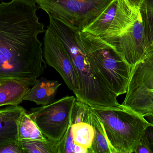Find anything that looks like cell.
Segmentation results:
<instances>
[{
    "label": "cell",
    "instance_id": "cell-1",
    "mask_svg": "<svg viewBox=\"0 0 153 153\" xmlns=\"http://www.w3.org/2000/svg\"><path fill=\"white\" fill-rule=\"evenodd\" d=\"M34 0L0 3V81L12 79L32 87L45 71L43 43L45 32Z\"/></svg>",
    "mask_w": 153,
    "mask_h": 153
},
{
    "label": "cell",
    "instance_id": "cell-2",
    "mask_svg": "<svg viewBox=\"0 0 153 153\" xmlns=\"http://www.w3.org/2000/svg\"><path fill=\"white\" fill-rule=\"evenodd\" d=\"M56 35L70 56L75 68L79 91L76 99L91 108H121L116 94L110 89L106 80L83 49L75 30L55 18L48 26Z\"/></svg>",
    "mask_w": 153,
    "mask_h": 153
},
{
    "label": "cell",
    "instance_id": "cell-3",
    "mask_svg": "<svg viewBox=\"0 0 153 153\" xmlns=\"http://www.w3.org/2000/svg\"><path fill=\"white\" fill-rule=\"evenodd\" d=\"M91 109L102 124L114 153H134L147 128L151 125L145 117L123 107Z\"/></svg>",
    "mask_w": 153,
    "mask_h": 153
},
{
    "label": "cell",
    "instance_id": "cell-4",
    "mask_svg": "<svg viewBox=\"0 0 153 153\" xmlns=\"http://www.w3.org/2000/svg\"><path fill=\"white\" fill-rule=\"evenodd\" d=\"M77 32L83 49L110 89L117 97L126 93L132 66L100 37L80 31Z\"/></svg>",
    "mask_w": 153,
    "mask_h": 153
},
{
    "label": "cell",
    "instance_id": "cell-5",
    "mask_svg": "<svg viewBox=\"0 0 153 153\" xmlns=\"http://www.w3.org/2000/svg\"><path fill=\"white\" fill-rule=\"evenodd\" d=\"M99 37L131 66L153 52L147 42L140 12L134 17L123 16L114 19L108 29Z\"/></svg>",
    "mask_w": 153,
    "mask_h": 153
},
{
    "label": "cell",
    "instance_id": "cell-6",
    "mask_svg": "<svg viewBox=\"0 0 153 153\" xmlns=\"http://www.w3.org/2000/svg\"><path fill=\"white\" fill-rule=\"evenodd\" d=\"M48 16L82 31L91 23L111 0H34Z\"/></svg>",
    "mask_w": 153,
    "mask_h": 153
},
{
    "label": "cell",
    "instance_id": "cell-7",
    "mask_svg": "<svg viewBox=\"0 0 153 153\" xmlns=\"http://www.w3.org/2000/svg\"><path fill=\"white\" fill-rule=\"evenodd\" d=\"M121 105L144 117L153 114V52L132 66Z\"/></svg>",
    "mask_w": 153,
    "mask_h": 153
},
{
    "label": "cell",
    "instance_id": "cell-8",
    "mask_svg": "<svg viewBox=\"0 0 153 153\" xmlns=\"http://www.w3.org/2000/svg\"><path fill=\"white\" fill-rule=\"evenodd\" d=\"M76 100L74 96H66L49 105L31 109L27 114L47 139L59 142L69 127Z\"/></svg>",
    "mask_w": 153,
    "mask_h": 153
},
{
    "label": "cell",
    "instance_id": "cell-9",
    "mask_svg": "<svg viewBox=\"0 0 153 153\" xmlns=\"http://www.w3.org/2000/svg\"><path fill=\"white\" fill-rule=\"evenodd\" d=\"M43 51L46 63L60 74L76 96L79 83L71 59L58 37L48 27L45 31Z\"/></svg>",
    "mask_w": 153,
    "mask_h": 153
},
{
    "label": "cell",
    "instance_id": "cell-10",
    "mask_svg": "<svg viewBox=\"0 0 153 153\" xmlns=\"http://www.w3.org/2000/svg\"><path fill=\"white\" fill-rule=\"evenodd\" d=\"M68 131L74 143L90 153L95 134L90 119V107L76 100L74 106Z\"/></svg>",
    "mask_w": 153,
    "mask_h": 153
},
{
    "label": "cell",
    "instance_id": "cell-11",
    "mask_svg": "<svg viewBox=\"0 0 153 153\" xmlns=\"http://www.w3.org/2000/svg\"><path fill=\"white\" fill-rule=\"evenodd\" d=\"M25 110L19 106L0 109V145L11 141H18V121Z\"/></svg>",
    "mask_w": 153,
    "mask_h": 153
},
{
    "label": "cell",
    "instance_id": "cell-12",
    "mask_svg": "<svg viewBox=\"0 0 153 153\" xmlns=\"http://www.w3.org/2000/svg\"><path fill=\"white\" fill-rule=\"evenodd\" d=\"M61 84L44 77L37 79L24 98V100L34 102L37 105L46 106L55 101L56 95Z\"/></svg>",
    "mask_w": 153,
    "mask_h": 153
},
{
    "label": "cell",
    "instance_id": "cell-13",
    "mask_svg": "<svg viewBox=\"0 0 153 153\" xmlns=\"http://www.w3.org/2000/svg\"><path fill=\"white\" fill-rule=\"evenodd\" d=\"M31 86L14 79L0 81V107L19 106L23 100Z\"/></svg>",
    "mask_w": 153,
    "mask_h": 153
},
{
    "label": "cell",
    "instance_id": "cell-14",
    "mask_svg": "<svg viewBox=\"0 0 153 153\" xmlns=\"http://www.w3.org/2000/svg\"><path fill=\"white\" fill-rule=\"evenodd\" d=\"M117 5L118 0H111L101 13L82 31L100 37L108 29L114 19Z\"/></svg>",
    "mask_w": 153,
    "mask_h": 153
},
{
    "label": "cell",
    "instance_id": "cell-15",
    "mask_svg": "<svg viewBox=\"0 0 153 153\" xmlns=\"http://www.w3.org/2000/svg\"><path fill=\"white\" fill-rule=\"evenodd\" d=\"M18 139L19 142L47 140L36 123L25 110L18 123Z\"/></svg>",
    "mask_w": 153,
    "mask_h": 153
},
{
    "label": "cell",
    "instance_id": "cell-16",
    "mask_svg": "<svg viewBox=\"0 0 153 153\" xmlns=\"http://www.w3.org/2000/svg\"><path fill=\"white\" fill-rule=\"evenodd\" d=\"M90 119L95 134L90 153H114L111 149L99 117L90 107Z\"/></svg>",
    "mask_w": 153,
    "mask_h": 153
},
{
    "label": "cell",
    "instance_id": "cell-17",
    "mask_svg": "<svg viewBox=\"0 0 153 153\" xmlns=\"http://www.w3.org/2000/svg\"><path fill=\"white\" fill-rule=\"evenodd\" d=\"M59 142L47 139L19 143L24 153H59Z\"/></svg>",
    "mask_w": 153,
    "mask_h": 153
},
{
    "label": "cell",
    "instance_id": "cell-18",
    "mask_svg": "<svg viewBox=\"0 0 153 153\" xmlns=\"http://www.w3.org/2000/svg\"><path fill=\"white\" fill-rule=\"evenodd\" d=\"M146 36L150 49L153 39V0H143L139 7Z\"/></svg>",
    "mask_w": 153,
    "mask_h": 153
},
{
    "label": "cell",
    "instance_id": "cell-19",
    "mask_svg": "<svg viewBox=\"0 0 153 153\" xmlns=\"http://www.w3.org/2000/svg\"><path fill=\"white\" fill-rule=\"evenodd\" d=\"M0 153H24L20 143L11 141L0 145Z\"/></svg>",
    "mask_w": 153,
    "mask_h": 153
},
{
    "label": "cell",
    "instance_id": "cell-20",
    "mask_svg": "<svg viewBox=\"0 0 153 153\" xmlns=\"http://www.w3.org/2000/svg\"><path fill=\"white\" fill-rule=\"evenodd\" d=\"M135 153H153L150 141L145 133L135 151Z\"/></svg>",
    "mask_w": 153,
    "mask_h": 153
},
{
    "label": "cell",
    "instance_id": "cell-21",
    "mask_svg": "<svg viewBox=\"0 0 153 153\" xmlns=\"http://www.w3.org/2000/svg\"><path fill=\"white\" fill-rule=\"evenodd\" d=\"M145 134L150 141L153 152V125H151V126L147 128Z\"/></svg>",
    "mask_w": 153,
    "mask_h": 153
},
{
    "label": "cell",
    "instance_id": "cell-22",
    "mask_svg": "<svg viewBox=\"0 0 153 153\" xmlns=\"http://www.w3.org/2000/svg\"><path fill=\"white\" fill-rule=\"evenodd\" d=\"M129 3L133 5V6H134L136 8L139 9L141 3H142L143 0H127Z\"/></svg>",
    "mask_w": 153,
    "mask_h": 153
},
{
    "label": "cell",
    "instance_id": "cell-23",
    "mask_svg": "<svg viewBox=\"0 0 153 153\" xmlns=\"http://www.w3.org/2000/svg\"><path fill=\"white\" fill-rule=\"evenodd\" d=\"M146 119H147V121L151 124V125H153V114L152 115H150V116H147L146 117Z\"/></svg>",
    "mask_w": 153,
    "mask_h": 153
},
{
    "label": "cell",
    "instance_id": "cell-24",
    "mask_svg": "<svg viewBox=\"0 0 153 153\" xmlns=\"http://www.w3.org/2000/svg\"><path fill=\"white\" fill-rule=\"evenodd\" d=\"M151 48L152 51H153V39L152 41V43H151Z\"/></svg>",
    "mask_w": 153,
    "mask_h": 153
}]
</instances>
